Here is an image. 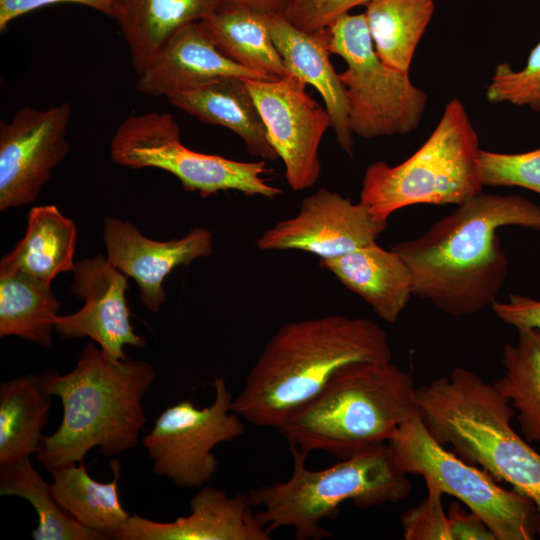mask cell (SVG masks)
Masks as SVG:
<instances>
[{
    "label": "cell",
    "instance_id": "15",
    "mask_svg": "<svg viewBox=\"0 0 540 540\" xmlns=\"http://www.w3.org/2000/svg\"><path fill=\"white\" fill-rule=\"evenodd\" d=\"M71 291L84 305L59 316L54 330L64 339L89 337L114 360L128 359L125 346L142 348L146 340L134 331L126 300L127 276L103 254L75 263Z\"/></svg>",
    "mask_w": 540,
    "mask_h": 540
},
{
    "label": "cell",
    "instance_id": "25",
    "mask_svg": "<svg viewBox=\"0 0 540 540\" xmlns=\"http://www.w3.org/2000/svg\"><path fill=\"white\" fill-rule=\"evenodd\" d=\"M52 396L46 386V371L0 384V466L37 453Z\"/></svg>",
    "mask_w": 540,
    "mask_h": 540
},
{
    "label": "cell",
    "instance_id": "1",
    "mask_svg": "<svg viewBox=\"0 0 540 540\" xmlns=\"http://www.w3.org/2000/svg\"><path fill=\"white\" fill-rule=\"evenodd\" d=\"M505 226L540 231V205L481 192L391 249L410 269L413 295L450 316H468L491 307L504 285L508 260L497 232Z\"/></svg>",
    "mask_w": 540,
    "mask_h": 540
},
{
    "label": "cell",
    "instance_id": "13",
    "mask_svg": "<svg viewBox=\"0 0 540 540\" xmlns=\"http://www.w3.org/2000/svg\"><path fill=\"white\" fill-rule=\"evenodd\" d=\"M294 191L313 186L321 172L319 146L331 121L326 108L306 91V83L286 74L275 80L245 79Z\"/></svg>",
    "mask_w": 540,
    "mask_h": 540
},
{
    "label": "cell",
    "instance_id": "29",
    "mask_svg": "<svg viewBox=\"0 0 540 540\" xmlns=\"http://www.w3.org/2000/svg\"><path fill=\"white\" fill-rule=\"evenodd\" d=\"M515 344L502 349L504 375L494 384L517 412L528 442L540 443V329H520Z\"/></svg>",
    "mask_w": 540,
    "mask_h": 540
},
{
    "label": "cell",
    "instance_id": "27",
    "mask_svg": "<svg viewBox=\"0 0 540 540\" xmlns=\"http://www.w3.org/2000/svg\"><path fill=\"white\" fill-rule=\"evenodd\" d=\"M60 307L50 282L24 273L0 275V337L49 347Z\"/></svg>",
    "mask_w": 540,
    "mask_h": 540
},
{
    "label": "cell",
    "instance_id": "20",
    "mask_svg": "<svg viewBox=\"0 0 540 540\" xmlns=\"http://www.w3.org/2000/svg\"><path fill=\"white\" fill-rule=\"evenodd\" d=\"M320 264L387 323L399 319L413 295L412 275L404 259L376 242Z\"/></svg>",
    "mask_w": 540,
    "mask_h": 540
},
{
    "label": "cell",
    "instance_id": "19",
    "mask_svg": "<svg viewBox=\"0 0 540 540\" xmlns=\"http://www.w3.org/2000/svg\"><path fill=\"white\" fill-rule=\"evenodd\" d=\"M269 27L287 74L320 93L339 146L353 156L354 137L349 127L345 89L329 59V29L303 31L290 24L283 15H273Z\"/></svg>",
    "mask_w": 540,
    "mask_h": 540
},
{
    "label": "cell",
    "instance_id": "5",
    "mask_svg": "<svg viewBox=\"0 0 540 540\" xmlns=\"http://www.w3.org/2000/svg\"><path fill=\"white\" fill-rule=\"evenodd\" d=\"M417 414L409 373L392 360L356 361L342 367L278 430L307 455L324 451L344 459L386 443Z\"/></svg>",
    "mask_w": 540,
    "mask_h": 540
},
{
    "label": "cell",
    "instance_id": "35",
    "mask_svg": "<svg viewBox=\"0 0 540 540\" xmlns=\"http://www.w3.org/2000/svg\"><path fill=\"white\" fill-rule=\"evenodd\" d=\"M491 308L502 322L517 330L540 329V300L520 294H511L506 302L496 300Z\"/></svg>",
    "mask_w": 540,
    "mask_h": 540
},
{
    "label": "cell",
    "instance_id": "28",
    "mask_svg": "<svg viewBox=\"0 0 540 540\" xmlns=\"http://www.w3.org/2000/svg\"><path fill=\"white\" fill-rule=\"evenodd\" d=\"M434 10L435 0H370L364 15L379 58L409 72Z\"/></svg>",
    "mask_w": 540,
    "mask_h": 540
},
{
    "label": "cell",
    "instance_id": "9",
    "mask_svg": "<svg viewBox=\"0 0 540 540\" xmlns=\"http://www.w3.org/2000/svg\"><path fill=\"white\" fill-rule=\"evenodd\" d=\"M399 469L424 478L427 487L457 498L478 515L496 540H531L537 511L527 496L502 488L482 468L469 464L438 443L419 413L387 441Z\"/></svg>",
    "mask_w": 540,
    "mask_h": 540
},
{
    "label": "cell",
    "instance_id": "16",
    "mask_svg": "<svg viewBox=\"0 0 540 540\" xmlns=\"http://www.w3.org/2000/svg\"><path fill=\"white\" fill-rule=\"evenodd\" d=\"M103 230L108 261L135 280L141 303L153 313L167 300L163 286L166 276L177 266H188L213 252V236L205 228H193L181 238L157 241L144 236L131 222L107 216Z\"/></svg>",
    "mask_w": 540,
    "mask_h": 540
},
{
    "label": "cell",
    "instance_id": "32",
    "mask_svg": "<svg viewBox=\"0 0 540 540\" xmlns=\"http://www.w3.org/2000/svg\"><path fill=\"white\" fill-rule=\"evenodd\" d=\"M478 169L484 186L521 187L540 194V147L520 153L480 149Z\"/></svg>",
    "mask_w": 540,
    "mask_h": 540
},
{
    "label": "cell",
    "instance_id": "38",
    "mask_svg": "<svg viewBox=\"0 0 540 540\" xmlns=\"http://www.w3.org/2000/svg\"><path fill=\"white\" fill-rule=\"evenodd\" d=\"M291 0H226L225 2L248 6L270 15H283Z\"/></svg>",
    "mask_w": 540,
    "mask_h": 540
},
{
    "label": "cell",
    "instance_id": "4",
    "mask_svg": "<svg viewBox=\"0 0 540 540\" xmlns=\"http://www.w3.org/2000/svg\"><path fill=\"white\" fill-rule=\"evenodd\" d=\"M416 402L438 443L531 499L540 536V453L513 429L515 410L497 386L458 367L416 387Z\"/></svg>",
    "mask_w": 540,
    "mask_h": 540
},
{
    "label": "cell",
    "instance_id": "26",
    "mask_svg": "<svg viewBox=\"0 0 540 540\" xmlns=\"http://www.w3.org/2000/svg\"><path fill=\"white\" fill-rule=\"evenodd\" d=\"M113 479L102 483L88 474L84 461L51 473V491L58 503L77 521L107 539H116L130 518L119 499L121 465L110 461Z\"/></svg>",
    "mask_w": 540,
    "mask_h": 540
},
{
    "label": "cell",
    "instance_id": "24",
    "mask_svg": "<svg viewBox=\"0 0 540 540\" xmlns=\"http://www.w3.org/2000/svg\"><path fill=\"white\" fill-rule=\"evenodd\" d=\"M272 16L248 6L225 2L199 23L224 56L267 80H275L287 72L270 34Z\"/></svg>",
    "mask_w": 540,
    "mask_h": 540
},
{
    "label": "cell",
    "instance_id": "17",
    "mask_svg": "<svg viewBox=\"0 0 540 540\" xmlns=\"http://www.w3.org/2000/svg\"><path fill=\"white\" fill-rule=\"evenodd\" d=\"M190 514L171 522L131 515L116 540H269L248 494L203 486L190 501Z\"/></svg>",
    "mask_w": 540,
    "mask_h": 540
},
{
    "label": "cell",
    "instance_id": "6",
    "mask_svg": "<svg viewBox=\"0 0 540 540\" xmlns=\"http://www.w3.org/2000/svg\"><path fill=\"white\" fill-rule=\"evenodd\" d=\"M292 474L286 481L250 489L248 496L259 521L272 533L294 530L297 540H320L332 534L321 522L335 518L339 507L351 501L369 508L407 498L411 483L397 466L388 443L367 448L321 470L306 467L307 454L289 444Z\"/></svg>",
    "mask_w": 540,
    "mask_h": 540
},
{
    "label": "cell",
    "instance_id": "30",
    "mask_svg": "<svg viewBox=\"0 0 540 540\" xmlns=\"http://www.w3.org/2000/svg\"><path fill=\"white\" fill-rule=\"evenodd\" d=\"M0 495L26 499L35 509L38 524L34 540H107L81 524L55 499L51 484L44 481L31 464L30 457L0 466Z\"/></svg>",
    "mask_w": 540,
    "mask_h": 540
},
{
    "label": "cell",
    "instance_id": "33",
    "mask_svg": "<svg viewBox=\"0 0 540 540\" xmlns=\"http://www.w3.org/2000/svg\"><path fill=\"white\" fill-rule=\"evenodd\" d=\"M427 497L401 516L406 540H451L448 515L442 505V493L427 487Z\"/></svg>",
    "mask_w": 540,
    "mask_h": 540
},
{
    "label": "cell",
    "instance_id": "21",
    "mask_svg": "<svg viewBox=\"0 0 540 540\" xmlns=\"http://www.w3.org/2000/svg\"><path fill=\"white\" fill-rule=\"evenodd\" d=\"M166 99L203 123L231 130L252 156L265 161L278 158L245 78L220 77Z\"/></svg>",
    "mask_w": 540,
    "mask_h": 540
},
{
    "label": "cell",
    "instance_id": "12",
    "mask_svg": "<svg viewBox=\"0 0 540 540\" xmlns=\"http://www.w3.org/2000/svg\"><path fill=\"white\" fill-rule=\"evenodd\" d=\"M72 107L19 108L0 123V210L34 202L70 149Z\"/></svg>",
    "mask_w": 540,
    "mask_h": 540
},
{
    "label": "cell",
    "instance_id": "3",
    "mask_svg": "<svg viewBox=\"0 0 540 540\" xmlns=\"http://www.w3.org/2000/svg\"><path fill=\"white\" fill-rule=\"evenodd\" d=\"M156 377L149 362L114 360L94 341L70 372L46 370L47 389L61 399L63 418L53 434L42 436L37 460L51 474L84 461L94 448L116 457L136 447L146 423L142 400Z\"/></svg>",
    "mask_w": 540,
    "mask_h": 540
},
{
    "label": "cell",
    "instance_id": "36",
    "mask_svg": "<svg viewBox=\"0 0 540 540\" xmlns=\"http://www.w3.org/2000/svg\"><path fill=\"white\" fill-rule=\"evenodd\" d=\"M114 0H0V32L27 13L48 5L73 3L87 6L110 18L113 17Z\"/></svg>",
    "mask_w": 540,
    "mask_h": 540
},
{
    "label": "cell",
    "instance_id": "37",
    "mask_svg": "<svg viewBox=\"0 0 540 540\" xmlns=\"http://www.w3.org/2000/svg\"><path fill=\"white\" fill-rule=\"evenodd\" d=\"M447 515L451 540H496L478 515L465 512L458 503H452Z\"/></svg>",
    "mask_w": 540,
    "mask_h": 540
},
{
    "label": "cell",
    "instance_id": "2",
    "mask_svg": "<svg viewBox=\"0 0 540 540\" xmlns=\"http://www.w3.org/2000/svg\"><path fill=\"white\" fill-rule=\"evenodd\" d=\"M379 360H392V350L387 333L369 319L330 314L284 323L247 373L232 410L254 426L278 429L342 367Z\"/></svg>",
    "mask_w": 540,
    "mask_h": 540
},
{
    "label": "cell",
    "instance_id": "23",
    "mask_svg": "<svg viewBox=\"0 0 540 540\" xmlns=\"http://www.w3.org/2000/svg\"><path fill=\"white\" fill-rule=\"evenodd\" d=\"M76 240L75 222L55 205L33 207L23 238L0 261V275L24 273L51 283L73 270Z\"/></svg>",
    "mask_w": 540,
    "mask_h": 540
},
{
    "label": "cell",
    "instance_id": "14",
    "mask_svg": "<svg viewBox=\"0 0 540 540\" xmlns=\"http://www.w3.org/2000/svg\"><path fill=\"white\" fill-rule=\"evenodd\" d=\"M386 227L363 203L322 187L302 199L293 217L267 229L257 247L302 250L326 260L375 243Z\"/></svg>",
    "mask_w": 540,
    "mask_h": 540
},
{
    "label": "cell",
    "instance_id": "10",
    "mask_svg": "<svg viewBox=\"0 0 540 540\" xmlns=\"http://www.w3.org/2000/svg\"><path fill=\"white\" fill-rule=\"evenodd\" d=\"M121 166L158 168L174 175L185 191L202 197L235 190L246 196L275 199L282 191L266 182V161L242 162L193 151L181 142L180 128L169 113L149 112L126 118L110 145Z\"/></svg>",
    "mask_w": 540,
    "mask_h": 540
},
{
    "label": "cell",
    "instance_id": "11",
    "mask_svg": "<svg viewBox=\"0 0 540 540\" xmlns=\"http://www.w3.org/2000/svg\"><path fill=\"white\" fill-rule=\"evenodd\" d=\"M213 402L198 408L190 399L164 409L143 438L154 473L181 488H201L218 468L213 449L244 434V420L232 410L233 396L223 377L212 383Z\"/></svg>",
    "mask_w": 540,
    "mask_h": 540
},
{
    "label": "cell",
    "instance_id": "18",
    "mask_svg": "<svg viewBox=\"0 0 540 540\" xmlns=\"http://www.w3.org/2000/svg\"><path fill=\"white\" fill-rule=\"evenodd\" d=\"M225 76L267 80L224 56L200 23L192 22L169 38L138 75L136 87L142 94L167 98Z\"/></svg>",
    "mask_w": 540,
    "mask_h": 540
},
{
    "label": "cell",
    "instance_id": "8",
    "mask_svg": "<svg viewBox=\"0 0 540 540\" xmlns=\"http://www.w3.org/2000/svg\"><path fill=\"white\" fill-rule=\"evenodd\" d=\"M328 48L347 64L339 73L353 135L371 139L415 130L427 105L426 93L409 72L386 65L377 55L364 13H347L329 27Z\"/></svg>",
    "mask_w": 540,
    "mask_h": 540
},
{
    "label": "cell",
    "instance_id": "22",
    "mask_svg": "<svg viewBox=\"0 0 540 540\" xmlns=\"http://www.w3.org/2000/svg\"><path fill=\"white\" fill-rule=\"evenodd\" d=\"M226 0H114L113 17L141 74L181 27L214 14Z\"/></svg>",
    "mask_w": 540,
    "mask_h": 540
},
{
    "label": "cell",
    "instance_id": "34",
    "mask_svg": "<svg viewBox=\"0 0 540 540\" xmlns=\"http://www.w3.org/2000/svg\"><path fill=\"white\" fill-rule=\"evenodd\" d=\"M370 0H291L283 17L294 27L307 31L328 28L353 8Z\"/></svg>",
    "mask_w": 540,
    "mask_h": 540
},
{
    "label": "cell",
    "instance_id": "31",
    "mask_svg": "<svg viewBox=\"0 0 540 540\" xmlns=\"http://www.w3.org/2000/svg\"><path fill=\"white\" fill-rule=\"evenodd\" d=\"M485 95L490 103H510L540 112V42L530 51L523 68L515 70L508 63L498 64Z\"/></svg>",
    "mask_w": 540,
    "mask_h": 540
},
{
    "label": "cell",
    "instance_id": "7",
    "mask_svg": "<svg viewBox=\"0 0 540 540\" xmlns=\"http://www.w3.org/2000/svg\"><path fill=\"white\" fill-rule=\"evenodd\" d=\"M477 132L458 98L445 106L436 127L405 161L370 164L363 177L360 202L379 220L418 204L458 205L482 192Z\"/></svg>",
    "mask_w": 540,
    "mask_h": 540
}]
</instances>
